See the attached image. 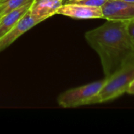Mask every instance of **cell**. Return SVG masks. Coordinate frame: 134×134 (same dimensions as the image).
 Here are the masks:
<instances>
[{"label": "cell", "instance_id": "cell-1", "mask_svg": "<svg viewBox=\"0 0 134 134\" xmlns=\"http://www.w3.org/2000/svg\"><path fill=\"white\" fill-rule=\"evenodd\" d=\"M89 45L100 57L105 78L110 77L134 55L126 21L108 20L85 34Z\"/></svg>", "mask_w": 134, "mask_h": 134}, {"label": "cell", "instance_id": "cell-9", "mask_svg": "<svg viewBox=\"0 0 134 134\" xmlns=\"http://www.w3.org/2000/svg\"><path fill=\"white\" fill-rule=\"evenodd\" d=\"M33 1L34 0H0V17Z\"/></svg>", "mask_w": 134, "mask_h": 134}, {"label": "cell", "instance_id": "cell-6", "mask_svg": "<svg viewBox=\"0 0 134 134\" xmlns=\"http://www.w3.org/2000/svg\"><path fill=\"white\" fill-rule=\"evenodd\" d=\"M57 14L75 19L103 18L102 9L100 7H93L70 2L63 4L58 9Z\"/></svg>", "mask_w": 134, "mask_h": 134}, {"label": "cell", "instance_id": "cell-11", "mask_svg": "<svg viewBox=\"0 0 134 134\" xmlns=\"http://www.w3.org/2000/svg\"><path fill=\"white\" fill-rule=\"evenodd\" d=\"M126 30L134 46V19L126 21Z\"/></svg>", "mask_w": 134, "mask_h": 134}, {"label": "cell", "instance_id": "cell-8", "mask_svg": "<svg viewBox=\"0 0 134 134\" xmlns=\"http://www.w3.org/2000/svg\"><path fill=\"white\" fill-rule=\"evenodd\" d=\"M34 2V1H33ZM33 2L0 17V38L10 31L29 10Z\"/></svg>", "mask_w": 134, "mask_h": 134}, {"label": "cell", "instance_id": "cell-12", "mask_svg": "<svg viewBox=\"0 0 134 134\" xmlns=\"http://www.w3.org/2000/svg\"><path fill=\"white\" fill-rule=\"evenodd\" d=\"M126 93H128L129 94H134V80L130 84L129 87L127 88Z\"/></svg>", "mask_w": 134, "mask_h": 134}, {"label": "cell", "instance_id": "cell-7", "mask_svg": "<svg viewBox=\"0 0 134 134\" xmlns=\"http://www.w3.org/2000/svg\"><path fill=\"white\" fill-rule=\"evenodd\" d=\"M64 0H34L30 7V13L42 20L57 14Z\"/></svg>", "mask_w": 134, "mask_h": 134}, {"label": "cell", "instance_id": "cell-10", "mask_svg": "<svg viewBox=\"0 0 134 134\" xmlns=\"http://www.w3.org/2000/svg\"><path fill=\"white\" fill-rule=\"evenodd\" d=\"M107 2L108 0H79V1H74V2H75V3H79L82 5L101 8Z\"/></svg>", "mask_w": 134, "mask_h": 134}, {"label": "cell", "instance_id": "cell-13", "mask_svg": "<svg viewBox=\"0 0 134 134\" xmlns=\"http://www.w3.org/2000/svg\"><path fill=\"white\" fill-rule=\"evenodd\" d=\"M123 1H126V2H134V0H123Z\"/></svg>", "mask_w": 134, "mask_h": 134}, {"label": "cell", "instance_id": "cell-14", "mask_svg": "<svg viewBox=\"0 0 134 134\" xmlns=\"http://www.w3.org/2000/svg\"><path fill=\"white\" fill-rule=\"evenodd\" d=\"M69 2H74V1H79V0H68Z\"/></svg>", "mask_w": 134, "mask_h": 134}, {"label": "cell", "instance_id": "cell-5", "mask_svg": "<svg viewBox=\"0 0 134 134\" xmlns=\"http://www.w3.org/2000/svg\"><path fill=\"white\" fill-rule=\"evenodd\" d=\"M42 21L43 20L32 16L28 10L25 15L16 23V24L0 38V52L9 46L20 36Z\"/></svg>", "mask_w": 134, "mask_h": 134}, {"label": "cell", "instance_id": "cell-3", "mask_svg": "<svg viewBox=\"0 0 134 134\" xmlns=\"http://www.w3.org/2000/svg\"><path fill=\"white\" fill-rule=\"evenodd\" d=\"M105 81L106 79L68 90L58 97V104L64 108H71L90 104L92 100L103 88Z\"/></svg>", "mask_w": 134, "mask_h": 134}, {"label": "cell", "instance_id": "cell-2", "mask_svg": "<svg viewBox=\"0 0 134 134\" xmlns=\"http://www.w3.org/2000/svg\"><path fill=\"white\" fill-rule=\"evenodd\" d=\"M105 79L103 88L90 104L112 100L126 93L130 84L134 80V55L114 74Z\"/></svg>", "mask_w": 134, "mask_h": 134}, {"label": "cell", "instance_id": "cell-4", "mask_svg": "<svg viewBox=\"0 0 134 134\" xmlns=\"http://www.w3.org/2000/svg\"><path fill=\"white\" fill-rule=\"evenodd\" d=\"M101 9L103 18L108 20L128 21L134 19V2L123 0H108Z\"/></svg>", "mask_w": 134, "mask_h": 134}, {"label": "cell", "instance_id": "cell-15", "mask_svg": "<svg viewBox=\"0 0 134 134\" xmlns=\"http://www.w3.org/2000/svg\"><path fill=\"white\" fill-rule=\"evenodd\" d=\"M0 13H1V10H0Z\"/></svg>", "mask_w": 134, "mask_h": 134}]
</instances>
